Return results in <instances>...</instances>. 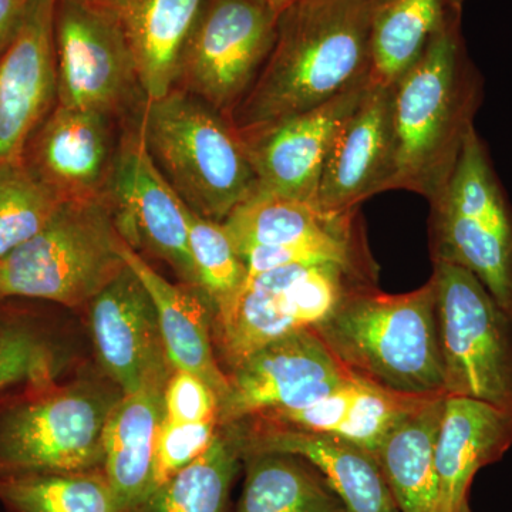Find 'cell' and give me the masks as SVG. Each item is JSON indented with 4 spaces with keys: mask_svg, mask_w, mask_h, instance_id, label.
I'll use <instances>...</instances> for the list:
<instances>
[{
    "mask_svg": "<svg viewBox=\"0 0 512 512\" xmlns=\"http://www.w3.org/2000/svg\"><path fill=\"white\" fill-rule=\"evenodd\" d=\"M227 376L229 393L218 409V426L305 409L355 377L313 329L275 340Z\"/></svg>",
    "mask_w": 512,
    "mask_h": 512,
    "instance_id": "obj_11",
    "label": "cell"
},
{
    "mask_svg": "<svg viewBox=\"0 0 512 512\" xmlns=\"http://www.w3.org/2000/svg\"><path fill=\"white\" fill-rule=\"evenodd\" d=\"M63 202L23 161L0 164V261L39 234Z\"/></svg>",
    "mask_w": 512,
    "mask_h": 512,
    "instance_id": "obj_31",
    "label": "cell"
},
{
    "mask_svg": "<svg viewBox=\"0 0 512 512\" xmlns=\"http://www.w3.org/2000/svg\"><path fill=\"white\" fill-rule=\"evenodd\" d=\"M121 396L56 380L0 394V477L103 470L104 427Z\"/></svg>",
    "mask_w": 512,
    "mask_h": 512,
    "instance_id": "obj_5",
    "label": "cell"
},
{
    "mask_svg": "<svg viewBox=\"0 0 512 512\" xmlns=\"http://www.w3.org/2000/svg\"><path fill=\"white\" fill-rule=\"evenodd\" d=\"M461 12L393 86L390 190L416 192L429 202L446 188L483 104L484 80L468 55Z\"/></svg>",
    "mask_w": 512,
    "mask_h": 512,
    "instance_id": "obj_2",
    "label": "cell"
},
{
    "mask_svg": "<svg viewBox=\"0 0 512 512\" xmlns=\"http://www.w3.org/2000/svg\"><path fill=\"white\" fill-rule=\"evenodd\" d=\"M62 362L53 340L23 315H0V394L56 380Z\"/></svg>",
    "mask_w": 512,
    "mask_h": 512,
    "instance_id": "obj_32",
    "label": "cell"
},
{
    "mask_svg": "<svg viewBox=\"0 0 512 512\" xmlns=\"http://www.w3.org/2000/svg\"><path fill=\"white\" fill-rule=\"evenodd\" d=\"M121 256L146 286L156 305L161 335L173 369L200 377L214 390L218 403L224 402L229 393V380L215 353L214 311L210 301L198 286L168 282L126 241L121 245Z\"/></svg>",
    "mask_w": 512,
    "mask_h": 512,
    "instance_id": "obj_20",
    "label": "cell"
},
{
    "mask_svg": "<svg viewBox=\"0 0 512 512\" xmlns=\"http://www.w3.org/2000/svg\"><path fill=\"white\" fill-rule=\"evenodd\" d=\"M456 512H473L471 511L470 503H468V500L464 501V503H461L460 507L457 508Z\"/></svg>",
    "mask_w": 512,
    "mask_h": 512,
    "instance_id": "obj_38",
    "label": "cell"
},
{
    "mask_svg": "<svg viewBox=\"0 0 512 512\" xmlns=\"http://www.w3.org/2000/svg\"><path fill=\"white\" fill-rule=\"evenodd\" d=\"M119 20L146 101L173 92L205 0H104Z\"/></svg>",
    "mask_w": 512,
    "mask_h": 512,
    "instance_id": "obj_21",
    "label": "cell"
},
{
    "mask_svg": "<svg viewBox=\"0 0 512 512\" xmlns=\"http://www.w3.org/2000/svg\"><path fill=\"white\" fill-rule=\"evenodd\" d=\"M312 329L357 379L406 396L444 394L431 279L402 295L380 292L375 284L353 286L335 311Z\"/></svg>",
    "mask_w": 512,
    "mask_h": 512,
    "instance_id": "obj_3",
    "label": "cell"
},
{
    "mask_svg": "<svg viewBox=\"0 0 512 512\" xmlns=\"http://www.w3.org/2000/svg\"><path fill=\"white\" fill-rule=\"evenodd\" d=\"M278 16L265 0H205L175 89L228 119L274 47Z\"/></svg>",
    "mask_w": 512,
    "mask_h": 512,
    "instance_id": "obj_9",
    "label": "cell"
},
{
    "mask_svg": "<svg viewBox=\"0 0 512 512\" xmlns=\"http://www.w3.org/2000/svg\"><path fill=\"white\" fill-rule=\"evenodd\" d=\"M107 194L124 241L163 259L184 284L198 286L187 205L158 171L138 133L123 140L117 151Z\"/></svg>",
    "mask_w": 512,
    "mask_h": 512,
    "instance_id": "obj_13",
    "label": "cell"
},
{
    "mask_svg": "<svg viewBox=\"0 0 512 512\" xmlns=\"http://www.w3.org/2000/svg\"><path fill=\"white\" fill-rule=\"evenodd\" d=\"M137 133L165 181L201 217L224 222L258 191L247 150L227 117L184 90L147 101Z\"/></svg>",
    "mask_w": 512,
    "mask_h": 512,
    "instance_id": "obj_4",
    "label": "cell"
},
{
    "mask_svg": "<svg viewBox=\"0 0 512 512\" xmlns=\"http://www.w3.org/2000/svg\"><path fill=\"white\" fill-rule=\"evenodd\" d=\"M90 325L101 366L123 394L164 392L174 369L156 305L127 264L90 302Z\"/></svg>",
    "mask_w": 512,
    "mask_h": 512,
    "instance_id": "obj_14",
    "label": "cell"
},
{
    "mask_svg": "<svg viewBox=\"0 0 512 512\" xmlns=\"http://www.w3.org/2000/svg\"><path fill=\"white\" fill-rule=\"evenodd\" d=\"M109 194L64 201L39 234L0 261V302L90 303L126 268Z\"/></svg>",
    "mask_w": 512,
    "mask_h": 512,
    "instance_id": "obj_6",
    "label": "cell"
},
{
    "mask_svg": "<svg viewBox=\"0 0 512 512\" xmlns=\"http://www.w3.org/2000/svg\"><path fill=\"white\" fill-rule=\"evenodd\" d=\"M242 456L262 451L298 454L323 474L349 512H400L376 457L330 434L248 419L229 424Z\"/></svg>",
    "mask_w": 512,
    "mask_h": 512,
    "instance_id": "obj_19",
    "label": "cell"
},
{
    "mask_svg": "<svg viewBox=\"0 0 512 512\" xmlns=\"http://www.w3.org/2000/svg\"><path fill=\"white\" fill-rule=\"evenodd\" d=\"M430 207L433 261L467 269L512 318V204L477 128Z\"/></svg>",
    "mask_w": 512,
    "mask_h": 512,
    "instance_id": "obj_7",
    "label": "cell"
},
{
    "mask_svg": "<svg viewBox=\"0 0 512 512\" xmlns=\"http://www.w3.org/2000/svg\"><path fill=\"white\" fill-rule=\"evenodd\" d=\"M393 174V86L370 82L333 138L316 205L329 212L355 211L372 195L390 191Z\"/></svg>",
    "mask_w": 512,
    "mask_h": 512,
    "instance_id": "obj_17",
    "label": "cell"
},
{
    "mask_svg": "<svg viewBox=\"0 0 512 512\" xmlns=\"http://www.w3.org/2000/svg\"><path fill=\"white\" fill-rule=\"evenodd\" d=\"M244 490L237 512H349L328 478L298 454L242 456Z\"/></svg>",
    "mask_w": 512,
    "mask_h": 512,
    "instance_id": "obj_27",
    "label": "cell"
},
{
    "mask_svg": "<svg viewBox=\"0 0 512 512\" xmlns=\"http://www.w3.org/2000/svg\"><path fill=\"white\" fill-rule=\"evenodd\" d=\"M57 104L110 116L137 83L119 20L104 0H56Z\"/></svg>",
    "mask_w": 512,
    "mask_h": 512,
    "instance_id": "obj_10",
    "label": "cell"
},
{
    "mask_svg": "<svg viewBox=\"0 0 512 512\" xmlns=\"http://www.w3.org/2000/svg\"><path fill=\"white\" fill-rule=\"evenodd\" d=\"M222 225L239 256L259 247L312 249L376 282L377 268L367 252L359 210L329 212L258 188Z\"/></svg>",
    "mask_w": 512,
    "mask_h": 512,
    "instance_id": "obj_12",
    "label": "cell"
},
{
    "mask_svg": "<svg viewBox=\"0 0 512 512\" xmlns=\"http://www.w3.org/2000/svg\"><path fill=\"white\" fill-rule=\"evenodd\" d=\"M56 0H30L0 55V164L22 161L26 144L57 104Z\"/></svg>",
    "mask_w": 512,
    "mask_h": 512,
    "instance_id": "obj_15",
    "label": "cell"
},
{
    "mask_svg": "<svg viewBox=\"0 0 512 512\" xmlns=\"http://www.w3.org/2000/svg\"><path fill=\"white\" fill-rule=\"evenodd\" d=\"M369 83L357 84L306 113L238 134L258 178L259 190L316 204L320 175L333 138L362 100Z\"/></svg>",
    "mask_w": 512,
    "mask_h": 512,
    "instance_id": "obj_16",
    "label": "cell"
},
{
    "mask_svg": "<svg viewBox=\"0 0 512 512\" xmlns=\"http://www.w3.org/2000/svg\"><path fill=\"white\" fill-rule=\"evenodd\" d=\"M370 82L394 86L453 13L454 0H369Z\"/></svg>",
    "mask_w": 512,
    "mask_h": 512,
    "instance_id": "obj_26",
    "label": "cell"
},
{
    "mask_svg": "<svg viewBox=\"0 0 512 512\" xmlns=\"http://www.w3.org/2000/svg\"><path fill=\"white\" fill-rule=\"evenodd\" d=\"M512 446V413L464 397H447L436 443L439 512L468 500L474 476Z\"/></svg>",
    "mask_w": 512,
    "mask_h": 512,
    "instance_id": "obj_22",
    "label": "cell"
},
{
    "mask_svg": "<svg viewBox=\"0 0 512 512\" xmlns=\"http://www.w3.org/2000/svg\"><path fill=\"white\" fill-rule=\"evenodd\" d=\"M164 419L173 423H205L218 420L214 390L200 377L184 370H174L163 393Z\"/></svg>",
    "mask_w": 512,
    "mask_h": 512,
    "instance_id": "obj_35",
    "label": "cell"
},
{
    "mask_svg": "<svg viewBox=\"0 0 512 512\" xmlns=\"http://www.w3.org/2000/svg\"><path fill=\"white\" fill-rule=\"evenodd\" d=\"M446 396L429 397L384 439L375 457L400 512H439L436 443Z\"/></svg>",
    "mask_w": 512,
    "mask_h": 512,
    "instance_id": "obj_24",
    "label": "cell"
},
{
    "mask_svg": "<svg viewBox=\"0 0 512 512\" xmlns=\"http://www.w3.org/2000/svg\"><path fill=\"white\" fill-rule=\"evenodd\" d=\"M5 512H128L103 470L0 477Z\"/></svg>",
    "mask_w": 512,
    "mask_h": 512,
    "instance_id": "obj_29",
    "label": "cell"
},
{
    "mask_svg": "<svg viewBox=\"0 0 512 512\" xmlns=\"http://www.w3.org/2000/svg\"><path fill=\"white\" fill-rule=\"evenodd\" d=\"M188 244L198 288L214 316L234 305L247 282V266L232 245L222 222L208 220L187 207Z\"/></svg>",
    "mask_w": 512,
    "mask_h": 512,
    "instance_id": "obj_30",
    "label": "cell"
},
{
    "mask_svg": "<svg viewBox=\"0 0 512 512\" xmlns=\"http://www.w3.org/2000/svg\"><path fill=\"white\" fill-rule=\"evenodd\" d=\"M217 431L218 420L184 424L164 419L157 434L150 493L204 454Z\"/></svg>",
    "mask_w": 512,
    "mask_h": 512,
    "instance_id": "obj_34",
    "label": "cell"
},
{
    "mask_svg": "<svg viewBox=\"0 0 512 512\" xmlns=\"http://www.w3.org/2000/svg\"><path fill=\"white\" fill-rule=\"evenodd\" d=\"M242 464L234 431L218 426L208 450L151 491L133 512H227Z\"/></svg>",
    "mask_w": 512,
    "mask_h": 512,
    "instance_id": "obj_28",
    "label": "cell"
},
{
    "mask_svg": "<svg viewBox=\"0 0 512 512\" xmlns=\"http://www.w3.org/2000/svg\"><path fill=\"white\" fill-rule=\"evenodd\" d=\"M303 265L309 264L282 266L247 276L234 305L212 318L215 352L228 367V372L275 340L302 330L289 315L282 291Z\"/></svg>",
    "mask_w": 512,
    "mask_h": 512,
    "instance_id": "obj_25",
    "label": "cell"
},
{
    "mask_svg": "<svg viewBox=\"0 0 512 512\" xmlns=\"http://www.w3.org/2000/svg\"><path fill=\"white\" fill-rule=\"evenodd\" d=\"M114 160L109 116L60 104L36 128L22 157L63 201L106 194Z\"/></svg>",
    "mask_w": 512,
    "mask_h": 512,
    "instance_id": "obj_18",
    "label": "cell"
},
{
    "mask_svg": "<svg viewBox=\"0 0 512 512\" xmlns=\"http://www.w3.org/2000/svg\"><path fill=\"white\" fill-rule=\"evenodd\" d=\"M370 64L369 0H293L229 123L242 136L316 109L370 80Z\"/></svg>",
    "mask_w": 512,
    "mask_h": 512,
    "instance_id": "obj_1",
    "label": "cell"
},
{
    "mask_svg": "<svg viewBox=\"0 0 512 512\" xmlns=\"http://www.w3.org/2000/svg\"><path fill=\"white\" fill-rule=\"evenodd\" d=\"M163 393L123 394L104 427L103 473L128 512L150 493L157 434L164 420Z\"/></svg>",
    "mask_w": 512,
    "mask_h": 512,
    "instance_id": "obj_23",
    "label": "cell"
},
{
    "mask_svg": "<svg viewBox=\"0 0 512 512\" xmlns=\"http://www.w3.org/2000/svg\"><path fill=\"white\" fill-rule=\"evenodd\" d=\"M265 2L279 15L286 6L291 5L293 0H265Z\"/></svg>",
    "mask_w": 512,
    "mask_h": 512,
    "instance_id": "obj_37",
    "label": "cell"
},
{
    "mask_svg": "<svg viewBox=\"0 0 512 512\" xmlns=\"http://www.w3.org/2000/svg\"><path fill=\"white\" fill-rule=\"evenodd\" d=\"M426 399L429 397L393 393L357 379L348 414L333 436L375 456L384 439Z\"/></svg>",
    "mask_w": 512,
    "mask_h": 512,
    "instance_id": "obj_33",
    "label": "cell"
},
{
    "mask_svg": "<svg viewBox=\"0 0 512 512\" xmlns=\"http://www.w3.org/2000/svg\"><path fill=\"white\" fill-rule=\"evenodd\" d=\"M30 0H0V55L16 36Z\"/></svg>",
    "mask_w": 512,
    "mask_h": 512,
    "instance_id": "obj_36",
    "label": "cell"
},
{
    "mask_svg": "<svg viewBox=\"0 0 512 512\" xmlns=\"http://www.w3.org/2000/svg\"><path fill=\"white\" fill-rule=\"evenodd\" d=\"M444 394L512 413V318L480 281L433 261Z\"/></svg>",
    "mask_w": 512,
    "mask_h": 512,
    "instance_id": "obj_8",
    "label": "cell"
},
{
    "mask_svg": "<svg viewBox=\"0 0 512 512\" xmlns=\"http://www.w3.org/2000/svg\"><path fill=\"white\" fill-rule=\"evenodd\" d=\"M454 2H456L457 6H460V8H463L464 2H466V0H454Z\"/></svg>",
    "mask_w": 512,
    "mask_h": 512,
    "instance_id": "obj_39",
    "label": "cell"
}]
</instances>
